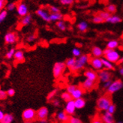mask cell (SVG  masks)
Masks as SVG:
<instances>
[{
    "mask_svg": "<svg viewBox=\"0 0 123 123\" xmlns=\"http://www.w3.org/2000/svg\"><path fill=\"white\" fill-rule=\"evenodd\" d=\"M89 59H90V57L87 54L81 55L80 56L76 58V62H75L74 66L73 67L71 71H80L86 65V64L89 62Z\"/></svg>",
    "mask_w": 123,
    "mask_h": 123,
    "instance_id": "2",
    "label": "cell"
},
{
    "mask_svg": "<svg viewBox=\"0 0 123 123\" xmlns=\"http://www.w3.org/2000/svg\"><path fill=\"white\" fill-rule=\"evenodd\" d=\"M15 49L14 48H11L10 50L6 53V55H5V57L6 59H11L14 57V53H15Z\"/></svg>",
    "mask_w": 123,
    "mask_h": 123,
    "instance_id": "36",
    "label": "cell"
},
{
    "mask_svg": "<svg viewBox=\"0 0 123 123\" xmlns=\"http://www.w3.org/2000/svg\"><path fill=\"white\" fill-rule=\"evenodd\" d=\"M122 21V17H120L118 15H110L107 19L105 20L106 23H111V24H116V23H119Z\"/></svg>",
    "mask_w": 123,
    "mask_h": 123,
    "instance_id": "19",
    "label": "cell"
},
{
    "mask_svg": "<svg viewBox=\"0 0 123 123\" xmlns=\"http://www.w3.org/2000/svg\"><path fill=\"white\" fill-rule=\"evenodd\" d=\"M100 116L104 123H116L113 115L108 113L107 111L103 112Z\"/></svg>",
    "mask_w": 123,
    "mask_h": 123,
    "instance_id": "15",
    "label": "cell"
},
{
    "mask_svg": "<svg viewBox=\"0 0 123 123\" xmlns=\"http://www.w3.org/2000/svg\"><path fill=\"white\" fill-rule=\"evenodd\" d=\"M14 119V117L11 113H5L4 117L0 121V123H12Z\"/></svg>",
    "mask_w": 123,
    "mask_h": 123,
    "instance_id": "25",
    "label": "cell"
},
{
    "mask_svg": "<svg viewBox=\"0 0 123 123\" xmlns=\"http://www.w3.org/2000/svg\"><path fill=\"white\" fill-rule=\"evenodd\" d=\"M14 59L17 62H22L24 61V53L21 50H16L14 55Z\"/></svg>",
    "mask_w": 123,
    "mask_h": 123,
    "instance_id": "23",
    "label": "cell"
},
{
    "mask_svg": "<svg viewBox=\"0 0 123 123\" xmlns=\"http://www.w3.org/2000/svg\"><path fill=\"white\" fill-rule=\"evenodd\" d=\"M67 122L68 123H83L81 119H80L79 118L74 116H70Z\"/></svg>",
    "mask_w": 123,
    "mask_h": 123,
    "instance_id": "35",
    "label": "cell"
},
{
    "mask_svg": "<svg viewBox=\"0 0 123 123\" xmlns=\"http://www.w3.org/2000/svg\"><path fill=\"white\" fill-rule=\"evenodd\" d=\"M63 18V15L61 13H55V14H50V19L52 22H57L59 20H61Z\"/></svg>",
    "mask_w": 123,
    "mask_h": 123,
    "instance_id": "29",
    "label": "cell"
},
{
    "mask_svg": "<svg viewBox=\"0 0 123 123\" xmlns=\"http://www.w3.org/2000/svg\"><path fill=\"white\" fill-rule=\"evenodd\" d=\"M57 89H54V90H53L52 92H50V93L48 95V96H47V98L48 99H53V98H54V96L56 95V93H57Z\"/></svg>",
    "mask_w": 123,
    "mask_h": 123,
    "instance_id": "47",
    "label": "cell"
},
{
    "mask_svg": "<svg viewBox=\"0 0 123 123\" xmlns=\"http://www.w3.org/2000/svg\"><path fill=\"white\" fill-rule=\"evenodd\" d=\"M66 68V65L65 62H56L53 65V77L55 78H59L62 74L64 73V71H65Z\"/></svg>",
    "mask_w": 123,
    "mask_h": 123,
    "instance_id": "4",
    "label": "cell"
},
{
    "mask_svg": "<svg viewBox=\"0 0 123 123\" xmlns=\"http://www.w3.org/2000/svg\"><path fill=\"white\" fill-rule=\"evenodd\" d=\"M52 104L56 107H58L60 106L61 104V102L59 99H57V98H53L52 99Z\"/></svg>",
    "mask_w": 123,
    "mask_h": 123,
    "instance_id": "46",
    "label": "cell"
},
{
    "mask_svg": "<svg viewBox=\"0 0 123 123\" xmlns=\"http://www.w3.org/2000/svg\"><path fill=\"white\" fill-rule=\"evenodd\" d=\"M119 74L123 76V65L119 68Z\"/></svg>",
    "mask_w": 123,
    "mask_h": 123,
    "instance_id": "53",
    "label": "cell"
},
{
    "mask_svg": "<svg viewBox=\"0 0 123 123\" xmlns=\"http://www.w3.org/2000/svg\"><path fill=\"white\" fill-rule=\"evenodd\" d=\"M98 80L101 83H104L110 80H111L112 74L108 70L106 69H102L99 71V72L98 73Z\"/></svg>",
    "mask_w": 123,
    "mask_h": 123,
    "instance_id": "7",
    "label": "cell"
},
{
    "mask_svg": "<svg viewBox=\"0 0 123 123\" xmlns=\"http://www.w3.org/2000/svg\"><path fill=\"white\" fill-rule=\"evenodd\" d=\"M69 116L68 115L65 111H59L56 113V119L59 121V122H67L68 120V118Z\"/></svg>",
    "mask_w": 123,
    "mask_h": 123,
    "instance_id": "20",
    "label": "cell"
},
{
    "mask_svg": "<svg viewBox=\"0 0 123 123\" xmlns=\"http://www.w3.org/2000/svg\"><path fill=\"white\" fill-rule=\"evenodd\" d=\"M74 2V0H60V3L63 5H71Z\"/></svg>",
    "mask_w": 123,
    "mask_h": 123,
    "instance_id": "45",
    "label": "cell"
},
{
    "mask_svg": "<svg viewBox=\"0 0 123 123\" xmlns=\"http://www.w3.org/2000/svg\"><path fill=\"white\" fill-rule=\"evenodd\" d=\"M77 88V86H76V85H68L66 88V91L68 92V93L71 94Z\"/></svg>",
    "mask_w": 123,
    "mask_h": 123,
    "instance_id": "43",
    "label": "cell"
},
{
    "mask_svg": "<svg viewBox=\"0 0 123 123\" xmlns=\"http://www.w3.org/2000/svg\"><path fill=\"white\" fill-rule=\"evenodd\" d=\"M123 88V82L121 80H116L112 81L111 84L106 90L107 93L110 95H113L115 92L121 90Z\"/></svg>",
    "mask_w": 123,
    "mask_h": 123,
    "instance_id": "5",
    "label": "cell"
},
{
    "mask_svg": "<svg viewBox=\"0 0 123 123\" xmlns=\"http://www.w3.org/2000/svg\"><path fill=\"white\" fill-rule=\"evenodd\" d=\"M4 116H5V113L3 112V110H0V121L2 119V118L4 117Z\"/></svg>",
    "mask_w": 123,
    "mask_h": 123,
    "instance_id": "52",
    "label": "cell"
},
{
    "mask_svg": "<svg viewBox=\"0 0 123 123\" xmlns=\"http://www.w3.org/2000/svg\"><path fill=\"white\" fill-rule=\"evenodd\" d=\"M22 118L23 121H35L37 118L36 111L34 109L27 108L23 110L22 113Z\"/></svg>",
    "mask_w": 123,
    "mask_h": 123,
    "instance_id": "6",
    "label": "cell"
},
{
    "mask_svg": "<svg viewBox=\"0 0 123 123\" xmlns=\"http://www.w3.org/2000/svg\"><path fill=\"white\" fill-rule=\"evenodd\" d=\"M75 62H76V58L75 57H71V58H68L66 61H65V65H66V68L69 69H72L73 67L74 66V64H75Z\"/></svg>",
    "mask_w": 123,
    "mask_h": 123,
    "instance_id": "28",
    "label": "cell"
},
{
    "mask_svg": "<svg viewBox=\"0 0 123 123\" xmlns=\"http://www.w3.org/2000/svg\"><path fill=\"white\" fill-rule=\"evenodd\" d=\"M104 50L99 47H93L92 49V57L101 58L104 56Z\"/></svg>",
    "mask_w": 123,
    "mask_h": 123,
    "instance_id": "18",
    "label": "cell"
},
{
    "mask_svg": "<svg viewBox=\"0 0 123 123\" xmlns=\"http://www.w3.org/2000/svg\"><path fill=\"white\" fill-rule=\"evenodd\" d=\"M116 105L114 104H111L109 106V107L107 108V111L108 112V113H111V114H114V113L116 112Z\"/></svg>",
    "mask_w": 123,
    "mask_h": 123,
    "instance_id": "41",
    "label": "cell"
},
{
    "mask_svg": "<svg viewBox=\"0 0 123 123\" xmlns=\"http://www.w3.org/2000/svg\"><path fill=\"white\" fill-rule=\"evenodd\" d=\"M49 11L51 14H55V13H60V9L56 7V6H50L49 7Z\"/></svg>",
    "mask_w": 123,
    "mask_h": 123,
    "instance_id": "40",
    "label": "cell"
},
{
    "mask_svg": "<svg viewBox=\"0 0 123 123\" xmlns=\"http://www.w3.org/2000/svg\"><path fill=\"white\" fill-rule=\"evenodd\" d=\"M116 123H123V122H122V121H119V122H116Z\"/></svg>",
    "mask_w": 123,
    "mask_h": 123,
    "instance_id": "57",
    "label": "cell"
},
{
    "mask_svg": "<svg viewBox=\"0 0 123 123\" xmlns=\"http://www.w3.org/2000/svg\"><path fill=\"white\" fill-rule=\"evenodd\" d=\"M32 15L28 14L25 15L24 17H23V18L21 19V21H20V23H21L22 26H26L29 25V24L31 23V22H32Z\"/></svg>",
    "mask_w": 123,
    "mask_h": 123,
    "instance_id": "24",
    "label": "cell"
},
{
    "mask_svg": "<svg viewBox=\"0 0 123 123\" xmlns=\"http://www.w3.org/2000/svg\"><path fill=\"white\" fill-rule=\"evenodd\" d=\"M36 14L38 15L39 17H41L43 20H44L46 22H50V14L47 11H46L44 8H38L36 11Z\"/></svg>",
    "mask_w": 123,
    "mask_h": 123,
    "instance_id": "13",
    "label": "cell"
},
{
    "mask_svg": "<svg viewBox=\"0 0 123 123\" xmlns=\"http://www.w3.org/2000/svg\"><path fill=\"white\" fill-rule=\"evenodd\" d=\"M7 16H8L7 11L2 10V11H0V23H2L5 20V18L7 17Z\"/></svg>",
    "mask_w": 123,
    "mask_h": 123,
    "instance_id": "38",
    "label": "cell"
},
{
    "mask_svg": "<svg viewBox=\"0 0 123 123\" xmlns=\"http://www.w3.org/2000/svg\"><path fill=\"white\" fill-rule=\"evenodd\" d=\"M112 104V98L111 95L106 94L98 98L96 102V107L99 112L107 111L109 106Z\"/></svg>",
    "mask_w": 123,
    "mask_h": 123,
    "instance_id": "1",
    "label": "cell"
},
{
    "mask_svg": "<svg viewBox=\"0 0 123 123\" xmlns=\"http://www.w3.org/2000/svg\"><path fill=\"white\" fill-rule=\"evenodd\" d=\"M91 123H104L100 116H95L91 120Z\"/></svg>",
    "mask_w": 123,
    "mask_h": 123,
    "instance_id": "42",
    "label": "cell"
},
{
    "mask_svg": "<svg viewBox=\"0 0 123 123\" xmlns=\"http://www.w3.org/2000/svg\"><path fill=\"white\" fill-rule=\"evenodd\" d=\"M96 82L97 81H94L92 80L86 78L85 80L81 83V88L84 91H91L93 89H95L96 86Z\"/></svg>",
    "mask_w": 123,
    "mask_h": 123,
    "instance_id": "10",
    "label": "cell"
},
{
    "mask_svg": "<svg viewBox=\"0 0 123 123\" xmlns=\"http://www.w3.org/2000/svg\"><path fill=\"white\" fill-rule=\"evenodd\" d=\"M119 45V43L117 40H110L107 42V48L112 49V50H115L116 48H117Z\"/></svg>",
    "mask_w": 123,
    "mask_h": 123,
    "instance_id": "27",
    "label": "cell"
},
{
    "mask_svg": "<svg viewBox=\"0 0 123 123\" xmlns=\"http://www.w3.org/2000/svg\"><path fill=\"white\" fill-rule=\"evenodd\" d=\"M17 8V4L15 2H11L6 5V8L8 11H13Z\"/></svg>",
    "mask_w": 123,
    "mask_h": 123,
    "instance_id": "39",
    "label": "cell"
},
{
    "mask_svg": "<svg viewBox=\"0 0 123 123\" xmlns=\"http://www.w3.org/2000/svg\"><path fill=\"white\" fill-rule=\"evenodd\" d=\"M84 92H85V91L81 87L77 86V88L74 91L71 95L73 100H75V99H77V98H83V96L84 95Z\"/></svg>",
    "mask_w": 123,
    "mask_h": 123,
    "instance_id": "17",
    "label": "cell"
},
{
    "mask_svg": "<svg viewBox=\"0 0 123 123\" xmlns=\"http://www.w3.org/2000/svg\"><path fill=\"white\" fill-rule=\"evenodd\" d=\"M7 1L6 0H0V11L4 10V8L5 7Z\"/></svg>",
    "mask_w": 123,
    "mask_h": 123,
    "instance_id": "50",
    "label": "cell"
},
{
    "mask_svg": "<svg viewBox=\"0 0 123 123\" xmlns=\"http://www.w3.org/2000/svg\"><path fill=\"white\" fill-rule=\"evenodd\" d=\"M104 56L106 59L113 64L117 63L120 59V54L118 51L112 49L106 48L104 51Z\"/></svg>",
    "mask_w": 123,
    "mask_h": 123,
    "instance_id": "3",
    "label": "cell"
},
{
    "mask_svg": "<svg viewBox=\"0 0 123 123\" xmlns=\"http://www.w3.org/2000/svg\"><path fill=\"white\" fill-rule=\"evenodd\" d=\"M23 123H34V122H32V121H24Z\"/></svg>",
    "mask_w": 123,
    "mask_h": 123,
    "instance_id": "56",
    "label": "cell"
},
{
    "mask_svg": "<svg viewBox=\"0 0 123 123\" xmlns=\"http://www.w3.org/2000/svg\"><path fill=\"white\" fill-rule=\"evenodd\" d=\"M88 28H89L88 23L86 21H81L77 24V29L80 32H84L88 29Z\"/></svg>",
    "mask_w": 123,
    "mask_h": 123,
    "instance_id": "26",
    "label": "cell"
},
{
    "mask_svg": "<svg viewBox=\"0 0 123 123\" xmlns=\"http://www.w3.org/2000/svg\"><path fill=\"white\" fill-rule=\"evenodd\" d=\"M83 74L86 79H89V80H94V81H97L98 80V73L96 71H95L94 70L88 69L84 71Z\"/></svg>",
    "mask_w": 123,
    "mask_h": 123,
    "instance_id": "16",
    "label": "cell"
},
{
    "mask_svg": "<svg viewBox=\"0 0 123 123\" xmlns=\"http://www.w3.org/2000/svg\"><path fill=\"white\" fill-rule=\"evenodd\" d=\"M108 13H110V14H113L114 13H116V11H117V8H116V5L114 4H110L108 5L107 7H106V10Z\"/></svg>",
    "mask_w": 123,
    "mask_h": 123,
    "instance_id": "31",
    "label": "cell"
},
{
    "mask_svg": "<svg viewBox=\"0 0 123 123\" xmlns=\"http://www.w3.org/2000/svg\"><path fill=\"white\" fill-rule=\"evenodd\" d=\"M74 101V104H75L76 109H78V110L84 108L85 106H86V100L84 99L83 98H77V99H75Z\"/></svg>",
    "mask_w": 123,
    "mask_h": 123,
    "instance_id": "21",
    "label": "cell"
},
{
    "mask_svg": "<svg viewBox=\"0 0 123 123\" xmlns=\"http://www.w3.org/2000/svg\"><path fill=\"white\" fill-rule=\"evenodd\" d=\"M92 23H94L95 24H100V23H103L105 22V20H104V19H102V18L100 17V16H98V14L95 15L93 17H92Z\"/></svg>",
    "mask_w": 123,
    "mask_h": 123,
    "instance_id": "34",
    "label": "cell"
},
{
    "mask_svg": "<svg viewBox=\"0 0 123 123\" xmlns=\"http://www.w3.org/2000/svg\"><path fill=\"white\" fill-rule=\"evenodd\" d=\"M49 115V110L47 107H42L36 111V116L38 119H47Z\"/></svg>",
    "mask_w": 123,
    "mask_h": 123,
    "instance_id": "14",
    "label": "cell"
},
{
    "mask_svg": "<svg viewBox=\"0 0 123 123\" xmlns=\"http://www.w3.org/2000/svg\"><path fill=\"white\" fill-rule=\"evenodd\" d=\"M89 64L91 65L92 68L94 70L96 71H101L102 70L103 68V64L101 58H97V57H92L89 59Z\"/></svg>",
    "mask_w": 123,
    "mask_h": 123,
    "instance_id": "8",
    "label": "cell"
},
{
    "mask_svg": "<svg viewBox=\"0 0 123 123\" xmlns=\"http://www.w3.org/2000/svg\"><path fill=\"white\" fill-rule=\"evenodd\" d=\"M118 64H120V65H123V57H120V59H119V62H117Z\"/></svg>",
    "mask_w": 123,
    "mask_h": 123,
    "instance_id": "55",
    "label": "cell"
},
{
    "mask_svg": "<svg viewBox=\"0 0 123 123\" xmlns=\"http://www.w3.org/2000/svg\"><path fill=\"white\" fill-rule=\"evenodd\" d=\"M17 12L19 16L20 17H24L25 15L28 14L29 13V9L26 4L24 2H20L17 5Z\"/></svg>",
    "mask_w": 123,
    "mask_h": 123,
    "instance_id": "11",
    "label": "cell"
},
{
    "mask_svg": "<svg viewBox=\"0 0 123 123\" xmlns=\"http://www.w3.org/2000/svg\"><path fill=\"white\" fill-rule=\"evenodd\" d=\"M111 83H112V80H108V81H107L105 83H103V89L107 90L108 89V87L110 86V84H111Z\"/></svg>",
    "mask_w": 123,
    "mask_h": 123,
    "instance_id": "49",
    "label": "cell"
},
{
    "mask_svg": "<svg viewBox=\"0 0 123 123\" xmlns=\"http://www.w3.org/2000/svg\"><path fill=\"white\" fill-rule=\"evenodd\" d=\"M56 26H57V28H58L60 31H62V32L65 31L66 29H67V26H66L65 23L63 20H62L56 22Z\"/></svg>",
    "mask_w": 123,
    "mask_h": 123,
    "instance_id": "32",
    "label": "cell"
},
{
    "mask_svg": "<svg viewBox=\"0 0 123 123\" xmlns=\"http://www.w3.org/2000/svg\"><path fill=\"white\" fill-rule=\"evenodd\" d=\"M35 36L34 35H31L27 38V41L29 42H32V41H35Z\"/></svg>",
    "mask_w": 123,
    "mask_h": 123,
    "instance_id": "51",
    "label": "cell"
},
{
    "mask_svg": "<svg viewBox=\"0 0 123 123\" xmlns=\"http://www.w3.org/2000/svg\"><path fill=\"white\" fill-rule=\"evenodd\" d=\"M6 92H7L8 96H9V97H13L14 95V94H15V90L14 89H11H11H8Z\"/></svg>",
    "mask_w": 123,
    "mask_h": 123,
    "instance_id": "48",
    "label": "cell"
},
{
    "mask_svg": "<svg viewBox=\"0 0 123 123\" xmlns=\"http://www.w3.org/2000/svg\"><path fill=\"white\" fill-rule=\"evenodd\" d=\"M96 14H98V16H100L102 18V19H104V20H106L107 18L110 15H111L110 13H108L107 11H98V12H97Z\"/></svg>",
    "mask_w": 123,
    "mask_h": 123,
    "instance_id": "33",
    "label": "cell"
},
{
    "mask_svg": "<svg viewBox=\"0 0 123 123\" xmlns=\"http://www.w3.org/2000/svg\"><path fill=\"white\" fill-rule=\"evenodd\" d=\"M101 61H102V64H103V68L104 69L110 71V70H113L114 69V65L113 63L110 62V61H108L107 59H106L105 58H101Z\"/></svg>",
    "mask_w": 123,
    "mask_h": 123,
    "instance_id": "22",
    "label": "cell"
},
{
    "mask_svg": "<svg viewBox=\"0 0 123 123\" xmlns=\"http://www.w3.org/2000/svg\"><path fill=\"white\" fill-rule=\"evenodd\" d=\"M38 123H48V122H47V119H39Z\"/></svg>",
    "mask_w": 123,
    "mask_h": 123,
    "instance_id": "54",
    "label": "cell"
},
{
    "mask_svg": "<svg viewBox=\"0 0 123 123\" xmlns=\"http://www.w3.org/2000/svg\"><path fill=\"white\" fill-rule=\"evenodd\" d=\"M61 98H62V99L64 101H65V102L69 101H71V100L73 99L72 97H71V95L70 93H68V92L67 91L63 92L61 94Z\"/></svg>",
    "mask_w": 123,
    "mask_h": 123,
    "instance_id": "30",
    "label": "cell"
},
{
    "mask_svg": "<svg viewBox=\"0 0 123 123\" xmlns=\"http://www.w3.org/2000/svg\"><path fill=\"white\" fill-rule=\"evenodd\" d=\"M7 97H8L7 92H6L5 90L0 89V100L4 101V100L6 99V98H7Z\"/></svg>",
    "mask_w": 123,
    "mask_h": 123,
    "instance_id": "44",
    "label": "cell"
},
{
    "mask_svg": "<svg viewBox=\"0 0 123 123\" xmlns=\"http://www.w3.org/2000/svg\"><path fill=\"white\" fill-rule=\"evenodd\" d=\"M71 53H72L73 56L75 57V58H77V57L81 56V51H80V50L78 49V48H77V47L74 48L73 50H72V51H71Z\"/></svg>",
    "mask_w": 123,
    "mask_h": 123,
    "instance_id": "37",
    "label": "cell"
},
{
    "mask_svg": "<svg viewBox=\"0 0 123 123\" xmlns=\"http://www.w3.org/2000/svg\"><path fill=\"white\" fill-rule=\"evenodd\" d=\"M76 107H75V104H74V101L73 99L69 101H67L65 104V110L64 111L68 115V116H73L74 114L75 113L76 111Z\"/></svg>",
    "mask_w": 123,
    "mask_h": 123,
    "instance_id": "9",
    "label": "cell"
},
{
    "mask_svg": "<svg viewBox=\"0 0 123 123\" xmlns=\"http://www.w3.org/2000/svg\"><path fill=\"white\" fill-rule=\"evenodd\" d=\"M17 41V35L16 33L9 32L8 33H6L5 35V41L6 44H13L14 43H16Z\"/></svg>",
    "mask_w": 123,
    "mask_h": 123,
    "instance_id": "12",
    "label": "cell"
}]
</instances>
